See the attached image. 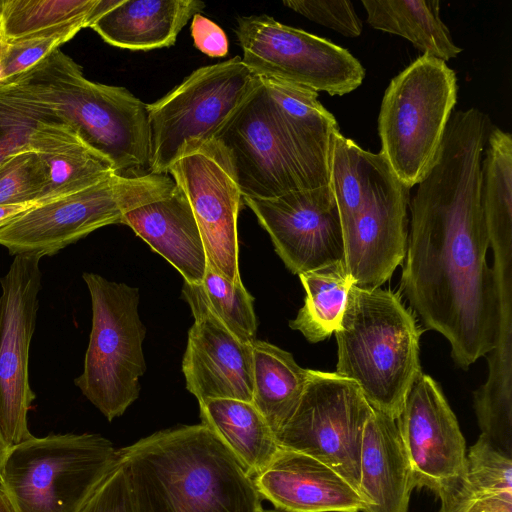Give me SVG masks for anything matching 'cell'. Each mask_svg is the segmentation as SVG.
<instances>
[{"instance_id": "cell-1", "label": "cell", "mask_w": 512, "mask_h": 512, "mask_svg": "<svg viewBox=\"0 0 512 512\" xmlns=\"http://www.w3.org/2000/svg\"><path fill=\"white\" fill-rule=\"evenodd\" d=\"M490 129L476 108L452 114L409 202L401 290L427 329L448 340L462 369L495 350L502 336L503 293L486 262L490 233L481 192Z\"/></svg>"}, {"instance_id": "cell-2", "label": "cell", "mask_w": 512, "mask_h": 512, "mask_svg": "<svg viewBox=\"0 0 512 512\" xmlns=\"http://www.w3.org/2000/svg\"><path fill=\"white\" fill-rule=\"evenodd\" d=\"M135 512H262L241 464L205 425L156 432L118 450Z\"/></svg>"}, {"instance_id": "cell-3", "label": "cell", "mask_w": 512, "mask_h": 512, "mask_svg": "<svg viewBox=\"0 0 512 512\" xmlns=\"http://www.w3.org/2000/svg\"><path fill=\"white\" fill-rule=\"evenodd\" d=\"M329 184L341 222L345 269L355 286L379 288L405 256L410 188L382 152L361 148L339 130L331 139Z\"/></svg>"}, {"instance_id": "cell-4", "label": "cell", "mask_w": 512, "mask_h": 512, "mask_svg": "<svg viewBox=\"0 0 512 512\" xmlns=\"http://www.w3.org/2000/svg\"><path fill=\"white\" fill-rule=\"evenodd\" d=\"M12 83L72 127L111 161L118 175L150 173L147 104L126 88L88 80L82 68L60 49Z\"/></svg>"}, {"instance_id": "cell-5", "label": "cell", "mask_w": 512, "mask_h": 512, "mask_svg": "<svg viewBox=\"0 0 512 512\" xmlns=\"http://www.w3.org/2000/svg\"><path fill=\"white\" fill-rule=\"evenodd\" d=\"M338 375L354 381L375 411L396 420L422 372V330L398 294L352 286L339 328Z\"/></svg>"}, {"instance_id": "cell-6", "label": "cell", "mask_w": 512, "mask_h": 512, "mask_svg": "<svg viewBox=\"0 0 512 512\" xmlns=\"http://www.w3.org/2000/svg\"><path fill=\"white\" fill-rule=\"evenodd\" d=\"M117 460L98 434L31 436L8 448L0 490L14 512H80Z\"/></svg>"}, {"instance_id": "cell-7", "label": "cell", "mask_w": 512, "mask_h": 512, "mask_svg": "<svg viewBox=\"0 0 512 512\" xmlns=\"http://www.w3.org/2000/svg\"><path fill=\"white\" fill-rule=\"evenodd\" d=\"M215 140L229 157L242 197L269 199L330 182V157L292 136L261 78Z\"/></svg>"}, {"instance_id": "cell-8", "label": "cell", "mask_w": 512, "mask_h": 512, "mask_svg": "<svg viewBox=\"0 0 512 512\" xmlns=\"http://www.w3.org/2000/svg\"><path fill=\"white\" fill-rule=\"evenodd\" d=\"M457 102L455 72L422 55L391 79L378 116L381 151L407 187L433 164Z\"/></svg>"}, {"instance_id": "cell-9", "label": "cell", "mask_w": 512, "mask_h": 512, "mask_svg": "<svg viewBox=\"0 0 512 512\" xmlns=\"http://www.w3.org/2000/svg\"><path fill=\"white\" fill-rule=\"evenodd\" d=\"M169 174L111 177L83 190L38 202L0 227V245L11 255L52 256L111 224L128 211L169 195Z\"/></svg>"}, {"instance_id": "cell-10", "label": "cell", "mask_w": 512, "mask_h": 512, "mask_svg": "<svg viewBox=\"0 0 512 512\" xmlns=\"http://www.w3.org/2000/svg\"><path fill=\"white\" fill-rule=\"evenodd\" d=\"M82 278L91 298L92 328L83 372L75 385L112 421L138 398L139 380L146 370L139 290L91 272Z\"/></svg>"}, {"instance_id": "cell-11", "label": "cell", "mask_w": 512, "mask_h": 512, "mask_svg": "<svg viewBox=\"0 0 512 512\" xmlns=\"http://www.w3.org/2000/svg\"><path fill=\"white\" fill-rule=\"evenodd\" d=\"M259 81L236 56L198 68L164 97L147 104L149 172L168 174L185 151L214 141Z\"/></svg>"}, {"instance_id": "cell-12", "label": "cell", "mask_w": 512, "mask_h": 512, "mask_svg": "<svg viewBox=\"0 0 512 512\" xmlns=\"http://www.w3.org/2000/svg\"><path fill=\"white\" fill-rule=\"evenodd\" d=\"M235 34L242 61L262 78L343 96L365 77L362 64L345 48L267 15L239 17Z\"/></svg>"}, {"instance_id": "cell-13", "label": "cell", "mask_w": 512, "mask_h": 512, "mask_svg": "<svg viewBox=\"0 0 512 512\" xmlns=\"http://www.w3.org/2000/svg\"><path fill=\"white\" fill-rule=\"evenodd\" d=\"M372 413L354 381L309 370L301 400L277 441L323 462L358 491L363 431Z\"/></svg>"}, {"instance_id": "cell-14", "label": "cell", "mask_w": 512, "mask_h": 512, "mask_svg": "<svg viewBox=\"0 0 512 512\" xmlns=\"http://www.w3.org/2000/svg\"><path fill=\"white\" fill-rule=\"evenodd\" d=\"M40 259L17 255L0 278V431L8 448L33 436L27 423L35 399L28 364L39 308Z\"/></svg>"}, {"instance_id": "cell-15", "label": "cell", "mask_w": 512, "mask_h": 512, "mask_svg": "<svg viewBox=\"0 0 512 512\" xmlns=\"http://www.w3.org/2000/svg\"><path fill=\"white\" fill-rule=\"evenodd\" d=\"M168 174L190 203L207 265L233 283L242 282L237 236L242 194L223 147L214 140L190 148L170 167Z\"/></svg>"}, {"instance_id": "cell-16", "label": "cell", "mask_w": 512, "mask_h": 512, "mask_svg": "<svg viewBox=\"0 0 512 512\" xmlns=\"http://www.w3.org/2000/svg\"><path fill=\"white\" fill-rule=\"evenodd\" d=\"M294 274L344 263V241L330 184L269 199L242 197Z\"/></svg>"}, {"instance_id": "cell-17", "label": "cell", "mask_w": 512, "mask_h": 512, "mask_svg": "<svg viewBox=\"0 0 512 512\" xmlns=\"http://www.w3.org/2000/svg\"><path fill=\"white\" fill-rule=\"evenodd\" d=\"M397 427L416 487L434 491L457 476L466 461V444L457 418L440 386L421 372L404 402Z\"/></svg>"}, {"instance_id": "cell-18", "label": "cell", "mask_w": 512, "mask_h": 512, "mask_svg": "<svg viewBox=\"0 0 512 512\" xmlns=\"http://www.w3.org/2000/svg\"><path fill=\"white\" fill-rule=\"evenodd\" d=\"M194 316L182 360L186 388L199 402L252 401V344L235 337L204 307L188 303Z\"/></svg>"}, {"instance_id": "cell-19", "label": "cell", "mask_w": 512, "mask_h": 512, "mask_svg": "<svg viewBox=\"0 0 512 512\" xmlns=\"http://www.w3.org/2000/svg\"><path fill=\"white\" fill-rule=\"evenodd\" d=\"M262 499L282 512H360L358 491L332 468L307 454L281 448L254 480Z\"/></svg>"}, {"instance_id": "cell-20", "label": "cell", "mask_w": 512, "mask_h": 512, "mask_svg": "<svg viewBox=\"0 0 512 512\" xmlns=\"http://www.w3.org/2000/svg\"><path fill=\"white\" fill-rule=\"evenodd\" d=\"M416 487L396 420L373 410L362 437L358 492L363 512H408Z\"/></svg>"}, {"instance_id": "cell-21", "label": "cell", "mask_w": 512, "mask_h": 512, "mask_svg": "<svg viewBox=\"0 0 512 512\" xmlns=\"http://www.w3.org/2000/svg\"><path fill=\"white\" fill-rule=\"evenodd\" d=\"M129 226L190 284L202 283L207 258L199 227L185 193L176 185L167 196L125 213Z\"/></svg>"}, {"instance_id": "cell-22", "label": "cell", "mask_w": 512, "mask_h": 512, "mask_svg": "<svg viewBox=\"0 0 512 512\" xmlns=\"http://www.w3.org/2000/svg\"><path fill=\"white\" fill-rule=\"evenodd\" d=\"M204 7L198 0H121L89 27L115 47L152 50L174 45L188 20Z\"/></svg>"}, {"instance_id": "cell-23", "label": "cell", "mask_w": 512, "mask_h": 512, "mask_svg": "<svg viewBox=\"0 0 512 512\" xmlns=\"http://www.w3.org/2000/svg\"><path fill=\"white\" fill-rule=\"evenodd\" d=\"M30 146L45 170L40 202L83 190L117 174L110 160L62 121L41 122Z\"/></svg>"}, {"instance_id": "cell-24", "label": "cell", "mask_w": 512, "mask_h": 512, "mask_svg": "<svg viewBox=\"0 0 512 512\" xmlns=\"http://www.w3.org/2000/svg\"><path fill=\"white\" fill-rule=\"evenodd\" d=\"M435 493L441 502L438 512H512V458L480 434L461 473Z\"/></svg>"}, {"instance_id": "cell-25", "label": "cell", "mask_w": 512, "mask_h": 512, "mask_svg": "<svg viewBox=\"0 0 512 512\" xmlns=\"http://www.w3.org/2000/svg\"><path fill=\"white\" fill-rule=\"evenodd\" d=\"M201 423L228 448L254 480L279 451L275 433L251 402L208 399L199 402Z\"/></svg>"}, {"instance_id": "cell-26", "label": "cell", "mask_w": 512, "mask_h": 512, "mask_svg": "<svg viewBox=\"0 0 512 512\" xmlns=\"http://www.w3.org/2000/svg\"><path fill=\"white\" fill-rule=\"evenodd\" d=\"M252 353L251 403L277 436L301 400L310 369L299 366L291 353L265 341H254Z\"/></svg>"}, {"instance_id": "cell-27", "label": "cell", "mask_w": 512, "mask_h": 512, "mask_svg": "<svg viewBox=\"0 0 512 512\" xmlns=\"http://www.w3.org/2000/svg\"><path fill=\"white\" fill-rule=\"evenodd\" d=\"M374 29L401 36L423 55L448 61L462 51L440 17L438 0H363Z\"/></svg>"}, {"instance_id": "cell-28", "label": "cell", "mask_w": 512, "mask_h": 512, "mask_svg": "<svg viewBox=\"0 0 512 512\" xmlns=\"http://www.w3.org/2000/svg\"><path fill=\"white\" fill-rule=\"evenodd\" d=\"M305 289L304 305L289 326L311 343L329 338L340 326L354 280L338 263L298 275Z\"/></svg>"}, {"instance_id": "cell-29", "label": "cell", "mask_w": 512, "mask_h": 512, "mask_svg": "<svg viewBox=\"0 0 512 512\" xmlns=\"http://www.w3.org/2000/svg\"><path fill=\"white\" fill-rule=\"evenodd\" d=\"M481 192L490 243L511 248L512 136L498 127L490 129L481 161Z\"/></svg>"}, {"instance_id": "cell-30", "label": "cell", "mask_w": 512, "mask_h": 512, "mask_svg": "<svg viewBox=\"0 0 512 512\" xmlns=\"http://www.w3.org/2000/svg\"><path fill=\"white\" fill-rule=\"evenodd\" d=\"M182 294L187 303L207 309L242 342L252 344L257 340L253 297L242 282L233 283L207 265L202 283L184 281Z\"/></svg>"}, {"instance_id": "cell-31", "label": "cell", "mask_w": 512, "mask_h": 512, "mask_svg": "<svg viewBox=\"0 0 512 512\" xmlns=\"http://www.w3.org/2000/svg\"><path fill=\"white\" fill-rule=\"evenodd\" d=\"M98 0H0L5 41L75 22L92 23Z\"/></svg>"}, {"instance_id": "cell-32", "label": "cell", "mask_w": 512, "mask_h": 512, "mask_svg": "<svg viewBox=\"0 0 512 512\" xmlns=\"http://www.w3.org/2000/svg\"><path fill=\"white\" fill-rule=\"evenodd\" d=\"M61 121L15 83L0 87V165L10 156L31 150L36 127Z\"/></svg>"}, {"instance_id": "cell-33", "label": "cell", "mask_w": 512, "mask_h": 512, "mask_svg": "<svg viewBox=\"0 0 512 512\" xmlns=\"http://www.w3.org/2000/svg\"><path fill=\"white\" fill-rule=\"evenodd\" d=\"M86 27H88L86 22H75L5 41L2 86L12 83Z\"/></svg>"}, {"instance_id": "cell-34", "label": "cell", "mask_w": 512, "mask_h": 512, "mask_svg": "<svg viewBox=\"0 0 512 512\" xmlns=\"http://www.w3.org/2000/svg\"><path fill=\"white\" fill-rule=\"evenodd\" d=\"M45 170L37 153L22 151L0 165V205L40 202Z\"/></svg>"}, {"instance_id": "cell-35", "label": "cell", "mask_w": 512, "mask_h": 512, "mask_svg": "<svg viewBox=\"0 0 512 512\" xmlns=\"http://www.w3.org/2000/svg\"><path fill=\"white\" fill-rule=\"evenodd\" d=\"M283 5L346 37H358L362 22L348 0H288Z\"/></svg>"}, {"instance_id": "cell-36", "label": "cell", "mask_w": 512, "mask_h": 512, "mask_svg": "<svg viewBox=\"0 0 512 512\" xmlns=\"http://www.w3.org/2000/svg\"><path fill=\"white\" fill-rule=\"evenodd\" d=\"M80 512H135L126 472L119 459Z\"/></svg>"}, {"instance_id": "cell-37", "label": "cell", "mask_w": 512, "mask_h": 512, "mask_svg": "<svg viewBox=\"0 0 512 512\" xmlns=\"http://www.w3.org/2000/svg\"><path fill=\"white\" fill-rule=\"evenodd\" d=\"M191 35L194 46L209 57H224L229 51V42L223 29L200 13L192 18Z\"/></svg>"}, {"instance_id": "cell-38", "label": "cell", "mask_w": 512, "mask_h": 512, "mask_svg": "<svg viewBox=\"0 0 512 512\" xmlns=\"http://www.w3.org/2000/svg\"><path fill=\"white\" fill-rule=\"evenodd\" d=\"M38 202H31L25 204H14V205H0V227L7 224L9 221L30 209Z\"/></svg>"}, {"instance_id": "cell-39", "label": "cell", "mask_w": 512, "mask_h": 512, "mask_svg": "<svg viewBox=\"0 0 512 512\" xmlns=\"http://www.w3.org/2000/svg\"><path fill=\"white\" fill-rule=\"evenodd\" d=\"M0 512H14L10 502L4 493L0 490Z\"/></svg>"}, {"instance_id": "cell-40", "label": "cell", "mask_w": 512, "mask_h": 512, "mask_svg": "<svg viewBox=\"0 0 512 512\" xmlns=\"http://www.w3.org/2000/svg\"><path fill=\"white\" fill-rule=\"evenodd\" d=\"M4 45L5 40L2 37L1 31H0V87L3 85L2 81V65H3V55H4Z\"/></svg>"}, {"instance_id": "cell-41", "label": "cell", "mask_w": 512, "mask_h": 512, "mask_svg": "<svg viewBox=\"0 0 512 512\" xmlns=\"http://www.w3.org/2000/svg\"><path fill=\"white\" fill-rule=\"evenodd\" d=\"M7 451H8V446L6 445V443L2 437L1 431H0V467H1L2 462L6 456Z\"/></svg>"}, {"instance_id": "cell-42", "label": "cell", "mask_w": 512, "mask_h": 512, "mask_svg": "<svg viewBox=\"0 0 512 512\" xmlns=\"http://www.w3.org/2000/svg\"><path fill=\"white\" fill-rule=\"evenodd\" d=\"M262 512H282V511H279V510H264Z\"/></svg>"}]
</instances>
